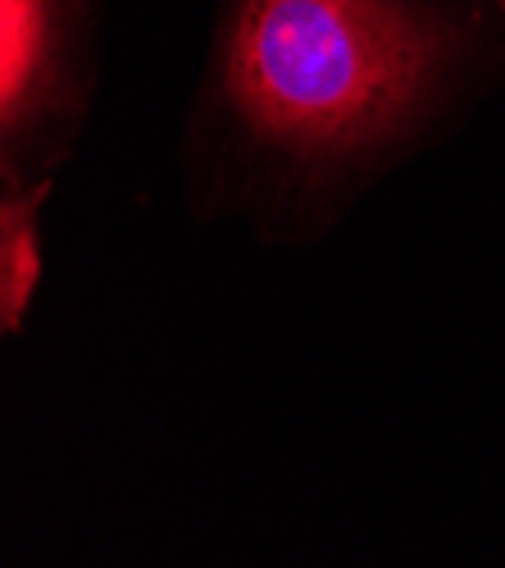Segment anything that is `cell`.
Here are the masks:
<instances>
[{"instance_id": "3", "label": "cell", "mask_w": 505, "mask_h": 568, "mask_svg": "<svg viewBox=\"0 0 505 568\" xmlns=\"http://www.w3.org/2000/svg\"><path fill=\"white\" fill-rule=\"evenodd\" d=\"M51 196L55 186L0 192V333H6V342H19L41 296V277H46L41 223Z\"/></svg>"}, {"instance_id": "2", "label": "cell", "mask_w": 505, "mask_h": 568, "mask_svg": "<svg viewBox=\"0 0 505 568\" xmlns=\"http://www.w3.org/2000/svg\"><path fill=\"white\" fill-rule=\"evenodd\" d=\"M110 0H0V192L60 186L105 82Z\"/></svg>"}, {"instance_id": "1", "label": "cell", "mask_w": 505, "mask_h": 568, "mask_svg": "<svg viewBox=\"0 0 505 568\" xmlns=\"http://www.w3.org/2000/svg\"><path fill=\"white\" fill-rule=\"evenodd\" d=\"M505 101V0H210L173 178L196 227L314 251Z\"/></svg>"}]
</instances>
